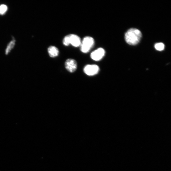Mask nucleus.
Wrapping results in <instances>:
<instances>
[{
    "mask_svg": "<svg viewBox=\"0 0 171 171\" xmlns=\"http://www.w3.org/2000/svg\"><path fill=\"white\" fill-rule=\"evenodd\" d=\"M165 46L164 44L162 43H158L155 45V49L158 51H162L164 50Z\"/></svg>",
    "mask_w": 171,
    "mask_h": 171,
    "instance_id": "nucleus-10",
    "label": "nucleus"
},
{
    "mask_svg": "<svg viewBox=\"0 0 171 171\" xmlns=\"http://www.w3.org/2000/svg\"><path fill=\"white\" fill-rule=\"evenodd\" d=\"M48 52L49 56L52 58H55L59 54L58 49L53 46H51L48 48Z\"/></svg>",
    "mask_w": 171,
    "mask_h": 171,
    "instance_id": "nucleus-7",
    "label": "nucleus"
},
{
    "mask_svg": "<svg viewBox=\"0 0 171 171\" xmlns=\"http://www.w3.org/2000/svg\"><path fill=\"white\" fill-rule=\"evenodd\" d=\"M105 54V51L102 48H99L93 51L91 54L92 59L95 61H99L103 58Z\"/></svg>",
    "mask_w": 171,
    "mask_h": 171,
    "instance_id": "nucleus-5",
    "label": "nucleus"
},
{
    "mask_svg": "<svg viewBox=\"0 0 171 171\" xmlns=\"http://www.w3.org/2000/svg\"><path fill=\"white\" fill-rule=\"evenodd\" d=\"M63 44L65 46L71 45L75 47L80 46L81 44V38L78 35L70 34L66 36L63 40Z\"/></svg>",
    "mask_w": 171,
    "mask_h": 171,
    "instance_id": "nucleus-2",
    "label": "nucleus"
},
{
    "mask_svg": "<svg viewBox=\"0 0 171 171\" xmlns=\"http://www.w3.org/2000/svg\"><path fill=\"white\" fill-rule=\"evenodd\" d=\"M65 65L66 69L70 73L74 72L77 69V63L73 59H67L65 62Z\"/></svg>",
    "mask_w": 171,
    "mask_h": 171,
    "instance_id": "nucleus-6",
    "label": "nucleus"
},
{
    "mask_svg": "<svg viewBox=\"0 0 171 171\" xmlns=\"http://www.w3.org/2000/svg\"><path fill=\"white\" fill-rule=\"evenodd\" d=\"M142 36L141 32L139 30L135 28H131L126 33L125 39L128 44L135 45L139 43Z\"/></svg>",
    "mask_w": 171,
    "mask_h": 171,
    "instance_id": "nucleus-1",
    "label": "nucleus"
},
{
    "mask_svg": "<svg viewBox=\"0 0 171 171\" xmlns=\"http://www.w3.org/2000/svg\"><path fill=\"white\" fill-rule=\"evenodd\" d=\"M99 70V68L97 65L88 64L84 67L83 71L87 75L89 76H93L97 74Z\"/></svg>",
    "mask_w": 171,
    "mask_h": 171,
    "instance_id": "nucleus-4",
    "label": "nucleus"
},
{
    "mask_svg": "<svg viewBox=\"0 0 171 171\" xmlns=\"http://www.w3.org/2000/svg\"><path fill=\"white\" fill-rule=\"evenodd\" d=\"M16 40H13L11 41L8 45L6 50V54L7 55L14 47L15 44Z\"/></svg>",
    "mask_w": 171,
    "mask_h": 171,
    "instance_id": "nucleus-8",
    "label": "nucleus"
},
{
    "mask_svg": "<svg viewBox=\"0 0 171 171\" xmlns=\"http://www.w3.org/2000/svg\"><path fill=\"white\" fill-rule=\"evenodd\" d=\"M94 40L93 38L90 36L85 37L81 42L80 50L83 53L88 52L94 45Z\"/></svg>",
    "mask_w": 171,
    "mask_h": 171,
    "instance_id": "nucleus-3",
    "label": "nucleus"
},
{
    "mask_svg": "<svg viewBox=\"0 0 171 171\" xmlns=\"http://www.w3.org/2000/svg\"><path fill=\"white\" fill-rule=\"evenodd\" d=\"M8 7L7 5L4 4L0 5V15H4L6 13Z\"/></svg>",
    "mask_w": 171,
    "mask_h": 171,
    "instance_id": "nucleus-9",
    "label": "nucleus"
}]
</instances>
